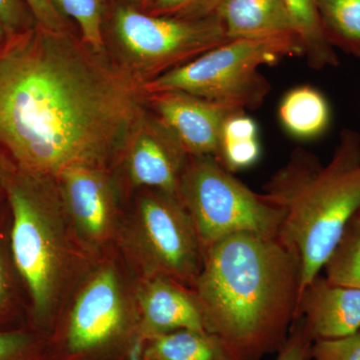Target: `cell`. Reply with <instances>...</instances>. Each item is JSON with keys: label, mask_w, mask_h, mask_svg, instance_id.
Returning <instances> with one entry per match:
<instances>
[{"label": "cell", "mask_w": 360, "mask_h": 360, "mask_svg": "<svg viewBox=\"0 0 360 360\" xmlns=\"http://www.w3.org/2000/svg\"><path fill=\"white\" fill-rule=\"evenodd\" d=\"M291 56H303L295 35L231 39L149 80L142 89L146 96L179 91L241 110H255L271 89L260 68Z\"/></svg>", "instance_id": "5"}, {"label": "cell", "mask_w": 360, "mask_h": 360, "mask_svg": "<svg viewBox=\"0 0 360 360\" xmlns=\"http://www.w3.org/2000/svg\"><path fill=\"white\" fill-rule=\"evenodd\" d=\"M312 340H335L360 328V288L331 283L321 274L303 288L296 319Z\"/></svg>", "instance_id": "14"}, {"label": "cell", "mask_w": 360, "mask_h": 360, "mask_svg": "<svg viewBox=\"0 0 360 360\" xmlns=\"http://www.w3.org/2000/svg\"><path fill=\"white\" fill-rule=\"evenodd\" d=\"M279 120L295 139H312L328 129L331 111L326 96L319 89L302 85L290 89L281 99Z\"/></svg>", "instance_id": "16"}, {"label": "cell", "mask_w": 360, "mask_h": 360, "mask_svg": "<svg viewBox=\"0 0 360 360\" xmlns=\"http://www.w3.org/2000/svg\"><path fill=\"white\" fill-rule=\"evenodd\" d=\"M139 323L131 297L120 270L101 265L77 293L68 317L66 342L70 352L86 354L111 347Z\"/></svg>", "instance_id": "9"}, {"label": "cell", "mask_w": 360, "mask_h": 360, "mask_svg": "<svg viewBox=\"0 0 360 360\" xmlns=\"http://www.w3.org/2000/svg\"><path fill=\"white\" fill-rule=\"evenodd\" d=\"M310 359L314 360H360V328L352 335L314 341Z\"/></svg>", "instance_id": "24"}, {"label": "cell", "mask_w": 360, "mask_h": 360, "mask_svg": "<svg viewBox=\"0 0 360 360\" xmlns=\"http://www.w3.org/2000/svg\"><path fill=\"white\" fill-rule=\"evenodd\" d=\"M39 345L27 331L0 330V360H37Z\"/></svg>", "instance_id": "25"}, {"label": "cell", "mask_w": 360, "mask_h": 360, "mask_svg": "<svg viewBox=\"0 0 360 360\" xmlns=\"http://www.w3.org/2000/svg\"><path fill=\"white\" fill-rule=\"evenodd\" d=\"M37 25L52 30H70L68 20L59 11L53 0H23Z\"/></svg>", "instance_id": "28"}, {"label": "cell", "mask_w": 360, "mask_h": 360, "mask_svg": "<svg viewBox=\"0 0 360 360\" xmlns=\"http://www.w3.org/2000/svg\"><path fill=\"white\" fill-rule=\"evenodd\" d=\"M13 279L11 265L0 238V319L6 316L13 304Z\"/></svg>", "instance_id": "29"}, {"label": "cell", "mask_w": 360, "mask_h": 360, "mask_svg": "<svg viewBox=\"0 0 360 360\" xmlns=\"http://www.w3.org/2000/svg\"><path fill=\"white\" fill-rule=\"evenodd\" d=\"M262 194L283 212L277 238L300 257L302 295L360 212V134L343 129L326 165L309 151L295 149Z\"/></svg>", "instance_id": "3"}, {"label": "cell", "mask_w": 360, "mask_h": 360, "mask_svg": "<svg viewBox=\"0 0 360 360\" xmlns=\"http://www.w3.org/2000/svg\"><path fill=\"white\" fill-rule=\"evenodd\" d=\"M180 202L203 250L232 234L277 236L283 212L251 191L212 156H191L180 182Z\"/></svg>", "instance_id": "7"}, {"label": "cell", "mask_w": 360, "mask_h": 360, "mask_svg": "<svg viewBox=\"0 0 360 360\" xmlns=\"http://www.w3.org/2000/svg\"><path fill=\"white\" fill-rule=\"evenodd\" d=\"M302 264L277 236L232 234L205 250L193 290L208 333L239 360L278 352L297 314Z\"/></svg>", "instance_id": "2"}, {"label": "cell", "mask_w": 360, "mask_h": 360, "mask_svg": "<svg viewBox=\"0 0 360 360\" xmlns=\"http://www.w3.org/2000/svg\"><path fill=\"white\" fill-rule=\"evenodd\" d=\"M322 270L331 283L360 288V212L348 222Z\"/></svg>", "instance_id": "21"}, {"label": "cell", "mask_w": 360, "mask_h": 360, "mask_svg": "<svg viewBox=\"0 0 360 360\" xmlns=\"http://www.w3.org/2000/svg\"><path fill=\"white\" fill-rule=\"evenodd\" d=\"M0 23L6 34L22 32L37 25L23 0H0Z\"/></svg>", "instance_id": "27"}, {"label": "cell", "mask_w": 360, "mask_h": 360, "mask_svg": "<svg viewBox=\"0 0 360 360\" xmlns=\"http://www.w3.org/2000/svg\"><path fill=\"white\" fill-rule=\"evenodd\" d=\"M148 191L116 238L139 279L165 277L193 288L205 250L193 220L177 196Z\"/></svg>", "instance_id": "6"}, {"label": "cell", "mask_w": 360, "mask_h": 360, "mask_svg": "<svg viewBox=\"0 0 360 360\" xmlns=\"http://www.w3.org/2000/svg\"><path fill=\"white\" fill-rule=\"evenodd\" d=\"M130 1L134 2V4H136V8L141 9V11H144L148 7L149 1L150 0H130Z\"/></svg>", "instance_id": "31"}, {"label": "cell", "mask_w": 360, "mask_h": 360, "mask_svg": "<svg viewBox=\"0 0 360 360\" xmlns=\"http://www.w3.org/2000/svg\"><path fill=\"white\" fill-rule=\"evenodd\" d=\"M260 156L258 127L255 120L238 111L229 116L222 129L217 160L229 172H236L255 165Z\"/></svg>", "instance_id": "19"}, {"label": "cell", "mask_w": 360, "mask_h": 360, "mask_svg": "<svg viewBox=\"0 0 360 360\" xmlns=\"http://www.w3.org/2000/svg\"><path fill=\"white\" fill-rule=\"evenodd\" d=\"M146 342V360H239L219 336L208 331H174Z\"/></svg>", "instance_id": "17"}, {"label": "cell", "mask_w": 360, "mask_h": 360, "mask_svg": "<svg viewBox=\"0 0 360 360\" xmlns=\"http://www.w3.org/2000/svg\"><path fill=\"white\" fill-rule=\"evenodd\" d=\"M316 4L329 44L360 59V0H316Z\"/></svg>", "instance_id": "20"}, {"label": "cell", "mask_w": 360, "mask_h": 360, "mask_svg": "<svg viewBox=\"0 0 360 360\" xmlns=\"http://www.w3.org/2000/svg\"><path fill=\"white\" fill-rule=\"evenodd\" d=\"M60 13L77 25L80 39L90 49L105 54L104 18L106 0H53Z\"/></svg>", "instance_id": "22"}, {"label": "cell", "mask_w": 360, "mask_h": 360, "mask_svg": "<svg viewBox=\"0 0 360 360\" xmlns=\"http://www.w3.org/2000/svg\"><path fill=\"white\" fill-rule=\"evenodd\" d=\"M113 33L122 54V65L142 84L231 40L217 14L167 18L130 6L115 9Z\"/></svg>", "instance_id": "8"}, {"label": "cell", "mask_w": 360, "mask_h": 360, "mask_svg": "<svg viewBox=\"0 0 360 360\" xmlns=\"http://www.w3.org/2000/svg\"><path fill=\"white\" fill-rule=\"evenodd\" d=\"M141 340L179 330L207 331L193 288L165 277L139 279L135 292Z\"/></svg>", "instance_id": "13"}, {"label": "cell", "mask_w": 360, "mask_h": 360, "mask_svg": "<svg viewBox=\"0 0 360 360\" xmlns=\"http://www.w3.org/2000/svg\"><path fill=\"white\" fill-rule=\"evenodd\" d=\"M120 160L132 186L177 196L191 155L155 113L146 112Z\"/></svg>", "instance_id": "11"}, {"label": "cell", "mask_w": 360, "mask_h": 360, "mask_svg": "<svg viewBox=\"0 0 360 360\" xmlns=\"http://www.w3.org/2000/svg\"><path fill=\"white\" fill-rule=\"evenodd\" d=\"M4 193L13 217L14 267L30 295L35 321L44 323L56 309L70 274L72 232L56 180L8 172Z\"/></svg>", "instance_id": "4"}, {"label": "cell", "mask_w": 360, "mask_h": 360, "mask_svg": "<svg viewBox=\"0 0 360 360\" xmlns=\"http://www.w3.org/2000/svg\"><path fill=\"white\" fill-rule=\"evenodd\" d=\"M148 105L176 135L191 156L219 158L222 129L229 116L245 111L179 91L149 94Z\"/></svg>", "instance_id": "12"}, {"label": "cell", "mask_w": 360, "mask_h": 360, "mask_svg": "<svg viewBox=\"0 0 360 360\" xmlns=\"http://www.w3.org/2000/svg\"><path fill=\"white\" fill-rule=\"evenodd\" d=\"M7 174H8V170L0 162V193H4Z\"/></svg>", "instance_id": "30"}, {"label": "cell", "mask_w": 360, "mask_h": 360, "mask_svg": "<svg viewBox=\"0 0 360 360\" xmlns=\"http://www.w3.org/2000/svg\"><path fill=\"white\" fill-rule=\"evenodd\" d=\"M56 181L73 238L82 248L96 252L117 238L120 210L108 167L75 165Z\"/></svg>", "instance_id": "10"}, {"label": "cell", "mask_w": 360, "mask_h": 360, "mask_svg": "<svg viewBox=\"0 0 360 360\" xmlns=\"http://www.w3.org/2000/svg\"><path fill=\"white\" fill-rule=\"evenodd\" d=\"M314 340L305 328L300 317L291 326L288 338L278 350L276 360H309Z\"/></svg>", "instance_id": "26"}, {"label": "cell", "mask_w": 360, "mask_h": 360, "mask_svg": "<svg viewBox=\"0 0 360 360\" xmlns=\"http://www.w3.org/2000/svg\"><path fill=\"white\" fill-rule=\"evenodd\" d=\"M214 14L231 40L297 37L283 0H220Z\"/></svg>", "instance_id": "15"}, {"label": "cell", "mask_w": 360, "mask_h": 360, "mask_svg": "<svg viewBox=\"0 0 360 360\" xmlns=\"http://www.w3.org/2000/svg\"><path fill=\"white\" fill-rule=\"evenodd\" d=\"M220 0H150L144 13L176 18H202L214 14Z\"/></svg>", "instance_id": "23"}, {"label": "cell", "mask_w": 360, "mask_h": 360, "mask_svg": "<svg viewBox=\"0 0 360 360\" xmlns=\"http://www.w3.org/2000/svg\"><path fill=\"white\" fill-rule=\"evenodd\" d=\"M292 21L303 56L314 70L336 68L340 58L324 33L316 0H283Z\"/></svg>", "instance_id": "18"}, {"label": "cell", "mask_w": 360, "mask_h": 360, "mask_svg": "<svg viewBox=\"0 0 360 360\" xmlns=\"http://www.w3.org/2000/svg\"><path fill=\"white\" fill-rule=\"evenodd\" d=\"M143 360H146V359H143Z\"/></svg>", "instance_id": "33"}, {"label": "cell", "mask_w": 360, "mask_h": 360, "mask_svg": "<svg viewBox=\"0 0 360 360\" xmlns=\"http://www.w3.org/2000/svg\"><path fill=\"white\" fill-rule=\"evenodd\" d=\"M6 30H4V26L1 25V23H0V42L2 41V40L4 39V37H6Z\"/></svg>", "instance_id": "32"}, {"label": "cell", "mask_w": 360, "mask_h": 360, "mask_svg": "<svg viewBox=\"0 0 360 360\" xmlns=\"http://www.w3.org/2000/svg\"><path fill=\"white\" fill-rule=\"evenodd\" d=\"M142 84L70 30L35 25L0 42V162L58 179L78 165L110 167L146 115Z\"/></svg>", "instance_id": "1"}]
</instances>
